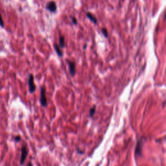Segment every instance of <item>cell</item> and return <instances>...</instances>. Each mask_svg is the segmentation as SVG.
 Here are the masks:
<instances>
[{"label":"cell","instance_id":"obj_1","mask_svg":"<svg viewBox=\"0 0 166 166\" xmlns=\"http://www.w3.org/2000/svg\"><path fill=\"white\" fill-rule=\"evenodd\" d=\"M28 149L27 147L25 144H24L22 146V149H21V157H20V166H22L25 162L26 160V158L28 155Z\"/></svg>","mask_w":166,"mask_h":166},{"label":"cell","instance_id":"obj_2","mask_svg":"<svg viewBox=\"0 0 166 166\" xmlns=\"http://www.w3.org/2000/svg\"><path fill=\"white\" fill-rule=\"evenodd\" d=\"M40 104L44 107H46L47 105V101L46 96V89L44 86L41 87L40 88Z\"/></svg>","mask_w":166,"mask_h":166},{"label":"cell","instance_id":"obj_3","mask_svg":"<svg viewBox=\"0 0 166 166\" xmlns=\"http://www.w3.org/2000/svg\"><path fill=\"white\" fill-rule=\"evenodd\" d=\"M28 84H29V90L31 94H33L35 92L36 86L34 83V77L33 74H30L28 79Z\"/></svg>","mask_w":166,"mask_h":166},{"label":"cell","instance_id":"obj_4","mask_svg":"<svg viewBox=\"0 0 166 166\" xmlns=\"http://www.w3.org/2000/svg\"><path fill=\"white\" fill-rule=\"evenodd\" d=\"M142 145L143 142L142 140H139L137 143L136 147V150H135V156L138 157L140 156L142 154Z\"/></svg>","mask_w":166,"mask_h":166},{"label":"cell","instance_id":"obj_5","mask_svg":"<svg viewBox=\"0 0 166 166\" xmlns=\"http://www.w3.org/2000/svg\"><path fill=\"white\" fill-rule=\"evenodd\" d=\"M68 64L70 73L71 76L73 77L75 74V64L73 61L68 60Z\"/></svg>","mask_w":166,"mask_h":166},{"label":"cell","instance_id":"obj_6","mask_svg":"<svg viewBox=\"0 0 166 166\" xmlns=\"http://www.w3.org/2000/svg\"><path fill=\"white\" fill-rule=\"evenodd\" d=\"M46 8L49 11L55 12L56 10H57V5L54 1H50L47 4Z\"/></svg>","mask_w":166,"mask_h":166},{"label":"cell","instance_id":"obj_7","mask_svg":"<svg viewBox=\"0 0 166 166\" xmlns=\"http://www.w3.org/2000/svg\"><path fill=\"white\" fill-rule=\"evenodd\" d=\"M54 47H55V49L56 52H57V53L59 57H62V52L61 51L60 48V47L59 46V45L57 44H54Z\"/></svg>","mask_w":166,"mask_h":166},{"label":"cell","instance_id":"obj_8","mask_svg":"<svg viewBox=\"0 0 166 166\" xmlns=\"http://www.w3.org/2000/svg\"><path fill=\"white\" fill-rule=\"evenodd\" d=\"M86 15H87V17H88V18L90 19L91 21H92V22H93L95 23V24H97V19H96V18L94 16V15L92 14L90 12L87 13Z\"/></svg>","mask_w":166,"mask_h":166},{"label":"cell","instance_id":"obj_9","mask_svg":"<svg viewBox=\"0 0 166 166\" xmlns=\"http://www.w3.org/2000/svg\"><path fill=\"white\" fill-rule=\"evenodd\" d=\"M95 110H96V107L95 105H94L91 109L90 110V117L94 116V115L95 114Z\"/></svg>","mask_w":166,"mask_h":166},{"label":"cell","instance_id":"obj_10","mask_svg":"<svg viewBox=\"0 0 166 166\" xmlns=\"http://www.w3.org/2000/svg\"><path fill=\"white\" fill-rule=\"evenodd\" d=\"M59 42H60V46L61 47H64V38L63 36H60L59 38Z\"/></svg>","mask_w":166,"mask_h":166},{"label":"cell","instance_id":"obj_11","mask_svg":"<svg viewBox=\"0 0 166 166\" xmlns=\"http://www.w3.org/2000/svg\"><path fill=\"white\" fill-rule=\"evenodd\" d=\"M14 140L16 142H19L21 141V137L20 136H16L14 138Z\"/></svg>","mask_w":166,"mask_h":166},{"label":"cell","instance_id":"obj_12","mask_svg":"<svg viewBox=\"0 0 166 166\" xmlns=\"http://www.w3.org/2000/svg\"><path fill=\"white\" fill-rule=\"evenodd\" d=\"M0 26H1V27H4V22H3V18H2L1 14H0Z\"/></svg>","mask_w":166,"mask_h":166},{"label":"cell","instance_id":"obj_13","mask_svg":"<svg viewBox=\"0 0 166 166\" xmlns=\"http://www.w3.org/2000/svg\"><path fill=\"white\" fill-rule=\"evenodd\" d=\"M102 32H103V35H105V36L107 37V35H108V34H107V29H102Z\"/></svg>","mask_w":166,"mask_h":166},{"label":"cell","instance_id":"obj_14","mask_svg":"<svg viewBox=\"0 0 166 166\" xmlns=\"http://www.w3.org/2000/svg\"><path fill=\"white\" fill-rule=\"evenodd\" d=\"M72 22H73V23L75 24H77V20H76V19L75 18H73V19H72Z\"/></svg>","mask_w":166,"mask_h":166},{"label":"cell","instance_id":"obj_15","mask_svg":"<svg viewBox=\"0 0 166 166\" xmlns=\"http://www.w3.org/2000/svg\"><path fill=\"white\" fill-rule=\"evenodd\" d=\"M27 166H33V165L32 164V163L29 162V164H27Z\"/></svg>","mask_w":166,"mask_h":166}]
</instances>
